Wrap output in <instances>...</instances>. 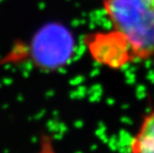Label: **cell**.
<instances>
[{
  "instance_id": "cell-1",
  "label": "cell",
  "mask_w": 154,
  "mask_h": 153,
  "mask_svg": "<svg viewBox=\"0 0 154 153\" xmlns=\"http://www.w3.org/2000/svg\"><path fill=\"white\" fill-rule=\"evenodd\" d=\"M103 7L134 61L154 57V0H103Z\"/></svg>"
},
{
  "instance_id": "cell-2",
  "label": "cell",
  "mask_w": 154,
  "mask_h": 153,
  "mask_svg": "<svg viewBox=\"0 0 154 153\" xmlns=\"http://www.w3.org/2000/svg\"><path fill=\"white\" fill-rule=\"evenodd\" d=\"M89 48L98 63L113 69L122 68L134 61L127 43L113 30L94 35L89 41Z\"/></svg>"
},
{
  "instance_id": "cell-3",
  "label": "cell",
  "mask_w": 154,
  "mask_h": 153,
  "mask_svg": "<svg viewBox=\"0 0 154 153\" xmlns=\"http://www.w3.org/2000/svg\"><path fill=\"white\" fill-rule=\"evenodd\" d=\"M129 145L133 153H154V110L142 118Z\"/></svg>"
}]
</instances>
